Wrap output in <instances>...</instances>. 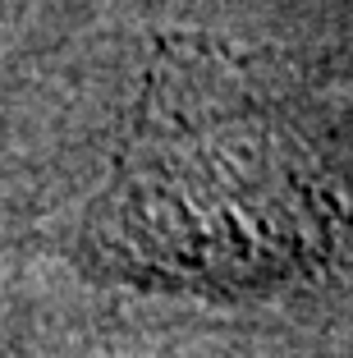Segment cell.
<instances>
[{"label":"cell","mask_w":353,"mask_h":358,"mask_svg":"<svg viewBox=\"0 0 353 358\" xmlns=\"http://www.w3.org/2000/svg\"><path fill=\"white\" fill-rule=\"evenodd\" d=\"M87 248L143 289L261 299L322 285L353 248V207L280 101L211 46L175 37L87 211Z\"/></svg>","instance_id":"obj_1"}]
</instances>
